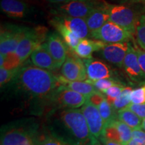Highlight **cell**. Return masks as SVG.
<instances>
[{
    "label": "cell",
    "mask_w": 145,
    "mask_h": 145,
    "mask_svg": "<svg viewBox=\"0 0 145 145\" xmlns=\"http://www.w3.org/2000/svg\"><path fill=\"white\" fill-rule=\"evenodd\" d=\"M18 69H19L16 70H8L3 67H1L0 69V84H1V89L5 88L11 82Z\"/></svg>",
    "instance_id": "1f68e13d"
},
{
    "label": "cell",
    "mask_w": 145,
    "mask_h": 145,
    "mask_svg": "<svg viewBox=\"0 0 145 145\" xmlns=\"http://www.w3.org/2000/svg\"><path fill=\"white\" fill-rule=\"evenodd\" d=\"M87 81L93 85L97 90L99 91L101 93L104 92L105 90H106L107 89L111 88V87L122 86V83H120L119 81H116V79H112V78H106V79H99V80L97 81L87 80Z\"/></svg>",
    "instance_id": "f1b7e54d"
},
{
    "label": "cell",
    "mask_w": 145,
    "mask_h": 145,
    "mask_svg": "<svg viewBox=\"0 0 145 145\" xmlns=\"http://www.w3.org/2000/svg\"><path fill=\"white\" fill-rule=\"evenodd\" d=\"M87 101V97L65 87L59 86L50 100L52 110L77 109L82 107Z\"/></svg>",
    "instance_id": "52a82bcc"
},
{
    "label": "cell",
    "mask_w": 145,
    "mask_h": 145,
    "mask_svg": "<svg viewBox=\"0 0 145 145\" xmlns=\"http://www.w3.org/2000/svg\"><path fill=\"white\" fill-rule=\"evenodd\" d=\"M47 39L46 29L42 27L28 28L23 39L21 40L16 48V52L20 58L22 63L31 56L34 50L43 44Z\"/></svg>",
    "instance_id": "8992f818"
},
{
    "label": "cell",
    "mask_w": 145,
    "mask_h": 145,
    "mask_svg": "<svg viewBox=\"0 0 145 145\" xmlns=\"http://www.w3.org/2000/svg\"><path fill=\"white\" fill-rule=\"evenodd\" d=\"M58 82L60 86L65 87V88L69 89L71 90L79 93L86 97H88L91 94L98 91L94 87L93 85L91 84L88 81H69L65 79L62 75L57 77Z\"/></svg>",
    "instance_id": "44dd1931"
},
{
    "label": "cell",
    "mask_w": 145,
    "mask_h": 145,
    "mask_svg": "<svg viewBox=\"0 0 145 145\" xmlns=\"http://www.w3.org/2000/svg\"><path fill=\"white\" fill-rule=\"evenodd\" d=\"M98 140H99V142H101V144L103 145H124L121 144V143H118L116 142H114V141L108 140V139L106 138L101 135V137L99 138Z\"/></svg>",
    "instance_id": "f35d334b"
},
{
    "label": "cell",
    "mask_w": 145,
    "mask_h": 145,
    "mask_svg": "<svg viewBox=\"0 0 145 145\" xmlns=\"http://www.w3.org/2000/svg\"><path fill=\"white\" fill-rule=\"evenodd\" d=\"M59 86L57 77L49 71L30 65L20 67L6 88L16 95H22L34 101L41 110L43 106H49Z\"/></svg>",
    "instance_id": "6da1fadb"
},
{
    "label": "cell",
    "mask_w": 145,
    "mask_h": 145,
    "mask_svg": "<svg viewBox=\"0 0 145 145\" xmlns=\"http://www.w3.org/2000/svg\"><path fill=\"white\" fill-rule=\"evenodd\" d=\"M105 99H106V97H105L104 94L99 91H97L87 97V101L91 103L97 108Z\"/></svg>",
    "instance_id": "e575fe53"
},
{
    "label": "cell",
    "mask_w": 145,
    "mask_h": 145,
    "mask_svg": "<svg viewBox=\"0 0 145 145\" xmlns=\"http://www.w3.org/2000/svg\"><path fill=\"white\" fill-rule=\"evenodd\" d=\"M22 63L20 58L16 52H10L4 55V63L2 67L8 70H16L20 67Z\"/></svg>",
    "instance_id": "83f0119b"
},
{
    "label": "cell",
    "mask_w": 145,
    "mask_h": 145,
    "mask_svg": "<svg viewBox=\"0 0 145 145\" xmlns=\"http://www.w3.org/2000/svg\"><path fill=\"white\" fill-rule=\"evenodd\" d=\"M117 118L130 126L132 130L142 129V120L131 110L124 108L117 112Z\"/></svg>",
    "instance_id": "7402d4cb"
},
{
    "label": "cell",
    "mask_w": 145,
    "mask_h": 145,
    "mask_svg": "<svg viewBox=\"0 0 145 145\" xmlns=\"http://www.w3.org/2000/svg\"><path fill=\"white\" fill-rule=\"evenodd\" d=\"M3 63H4V55L3 54H0V67H2Z\"/></svg>",
    "instance_id": "7bdbcfd3"
},
{
    "label": "cell",
    "mask_w": 145,
    "mask_h": 145,
    "mask_svg": "<svg viewBox=\"0 0 145 145\" xmlns=\"http://www.w3.org/2000/svg\"><path fill=\"white\" fill-rule=\"evenodd\" d=\"M81 110L86 120L91 135L96 139H99L104 130V122L98 108L86 101L81 107Z\"/></svg>",
    "instance_id": "30bf717a"
},
{
    "label": "cell",
    "mask_w": 145,
    "mask_h": 145,
    "mask_svg": "<svg viewBox=\"0 0 145 145\" xmlns=\"http://www.w3.org/2000/svg\"><path fill=\"white\" fill-rule=\"evenodd\" d=\"M47 49L56 63L57 69L61 68L67 59V48L61 38L55 33L47 36L44 42Z\"/></svg>",
    "instance_id": "2e32d148"
},
{
    "label": "cell",
    "mask_w": 145,
    "mask_h": 145,
    "mask_svg": "<svg viewBox=\"0 0 145 145\" xmlns=\"http://www.w3.org/2000/svg\"><path fill=\"white\" fill-rule=\"evenodd\" d=\"M47 1L52 4H61V3H66L73 1H88V0H47Z\"/></svg>",
    "instance_id": "ab89813d"
},
{
    "label": "cell",
    "mask_w": 145,
    "mask_h": 145,
    "mask_svg": "<svg viewBox=\"0 0 145 145\" xmlns=\"http://www.w3.org/2000/svg\"><path fill=\"white\" fill-rule=\"evenodd\" d=\"M107 10L110 16V20L134 35L138 18L132 8L125 5H115L107 3Z\"/></svg>",
    "instance_id": "5b68a950"
},
{
    "label": "cell",
    "mask_w": 145,
    "mask_h": 145,
    "mask_svg": "<svg viewBox=\"0 0 145 145\" xmlns=\"http://www.w3.org/2000/svg\"><path fill=\"white\" fill-rule=\"evenodd\" d=\"M125 108H127L128 109V110H131L132 112L135 113L142 120L145 118V103L140 104L130 103V104Z\"/></svg>",
    "instance_id": "d590c367"
},
{
    "label": "cell",
    "mask_w": 145,
    "mask_h": 145,
    "mask_svg": "<svg viewBox=\"0 0 145 145\" xmlns=\"http://www.w3.org/2000/svg\"><path fill=\"white\" fill-rule=\"evenodd\" d=\"M132 140L139 144L145 145V132L142 129L132 130Z\"/></svg>",
    "instance_id": "8d00e7d4"
},
{
    "label": "cell",
    "mask_w": 145,
    "mask_h": 145,
    "mask_svg": "<svg viewBox=\"0 0 145 145\" xmlns=\"http://www.w3.org/2000/svg\"><path fill=\"white\" fill-rule=\"evenodd\" d=\"M110 122L117 128L118 131L120 134V136L122 144H128L132 140V128L125 124V123L118 119L117 118L114 119L113 120L110 121Z\"/></svg>",
    "instance_id": "cb8c5ba5"
},
{
    "label": "cell",
    "mask_w": 145,
    "mask_h": 145,
    "mask_svg": "<svg viewBox=\"0 0 145 145\" xmlns=\"http://www.w3.org/2000/svg\"><path fill=\"white\" fill-rule=\"evenodd\" d=\"M39 145H70L63 142V141L56 138L44 130L42 134Z\"/></svg>",
    "instance_id": "836d02e7"
},
{
    "label": "cell",
    "mask_w": 145,
    "mask_h": 145,
    "mask_svg": "<svg viewBox=\"0 0 145 145\" xmlns=\"http://www.w3.org/2000/svg\"><path fill=\"white\" fill-rule=\"evenodd\" d=\"M99 0L73 1L61 4H53L51 12L56 16H66L73 18H86L94 9L102 4Z\"/></svg>",
    "instance_id": "277c9868"
},
{
    "label": "cell",
    "mask_w": 145,
    "mask_h": 145,
    "mask_svg": "<svg viewBox=\"0 0 145 145\" xmlns=\"http://www.w3.org/2000/svg\"><path fill=\"white\" fill-rule=\"evenodd\" d=\"M126 145H143V144H139V143H138V142H135V140H132L131 141H130V142L129 143H128V144H126Z\"/></svg>",
    "instance_id": "ee69618b"
},
{
    "label": "cell",
    "mask_w": 145,
    "mask_h": 145,
    "mask_svg": "<svg viewBox=\"0 0 145 145\" xmlns=\"http://www.w3.org/2000/svg\"><path fill=\"white\" fill-rule=\"evenodd\" d=\"M132 34L122 27L111 21H108L101 28L91 32V37L106 44L124 42L132 39Z\"/></svg>",
    "instance_id": "9c48e42d"
},
{
    "label": "cell",
    "mask_w": 145,
    "mask_h": 145,
    "mask_svg": "<svg viewBox=\"0 0 145 145\" xmlns=\"http://www.w3.org/2000/svg\"><path fill=\"white\" fill-rule=\"evenodd\" d=\"M135 35L138 44L145 50V14H142L138 19Z\"/></svg>",
    "instance_id": "4316f807"
},
{
    "label": "cell",
    "mask_w": 145,
    "mask_h": 145,
    "mask_svg": "<svg viewBox=\"0 0 145 145\" xmlns=\"http://www.w3.org/2000/svg\"><path fill=\"white\" fill-rule=\"evenodd\" d=\"M135 49L137 53L139 64H140L142 71L145 74V50H141L140 48H138L137 46H135Z\"/></svg>",
    "instance_id": "74e56055"
},
{
    "label": "cell",
    "mask_w": 145,
    "mask_h": 145,
    "mask_svg": "<svg viewBox=\"0 0 145 145\" xmlns=\"http://www.w3.org/2000/svg\"><path fill=\"white\" fill-rule=\"evenodd\" d=\"M30 59L34 66L46 71H53L57 69L55 62L47 49L45 43L36 48L30 56Z\"/></svg>",
    "instance_id": "ac0fdd59"
},
{
    "label": "cell",
    "mask_w": 145,
    "mask_h": 145,
    "mask_svg": "<svg viewBox=\"0 0 145 145\" xmlns=\"http://www.w3.org/2000/svg\"><path fill=\"white\" fill-rule=\"evenodd\" d=\"M87 145H102L99 143V140H96L94 141H90L89 143H88Z\"/></svg>",
    "instance_id": "b9f144b4"
},
{
    "label": "cell",
    "mask_w": 145,
    "mask_h": 145,
    "mask_svg": "<svg viewBox=\"0 0 145 145\" xmlns=\"http://www.w3.org/2000/svg\"><path fill=\"white\" fill-rule=\"evenodd\" d=\"M132 89L131 88H125L122 92L118 97L115 99L113 104L112 105V108L115 112H118L119 110H122L131 103L130 101V93Z\"/></svg>",
    "instance_id": "d4e9b609"
},
{
    "label": "cell",
    "mask_w": 145,
    "mask_h": 145,
    "mask_svg": "<svg viewBox=\"0 0 145 145\" xmlns=\"http://www.w3.org/2000/svg\"><path fill=\"white\" fill-rule=\"evenodd\" d=\"M88 80L97 81L99 79L111 78L113 75L111 69L106 63L99 60L93 59L84 61Z\"/></svg>",
    "instance_id": "e0dca14e"
},
{
    "label": "cell",
    "mask_w": 145,
    "mask_h": 145,
    "mask_svg": "<svg viewBox=\"0 0 145 145\" xmlns=\"http://www.w3.org/2000/svg\"><path fill=\"white\" fill-rule=\"evenodd\" d=\"M52 21L62 24L73 32L81 40L91 36V32L84 18H73L66 16H55Z\"/></svg>",
    "instance_id": "9a60e30c"
},
{
    "label": "cell",
    "mask_w": 145,
    "mask_h": 145,
    "mask_svg": "<svg viewBox=\"0 0 145 145\" xmlns=\"http://www.w3.org/2000/svg\"><path fill=\"white\" fill-rule=\"evenodd\" d=\"M1 12L9 18L24 19L32 15L33 9L21 0H1Z\"/></svg>",
    "instance_id": "5bb4252c"
},
{
    "label": "cell",
    "mask_w": 145,
    "mask_h": 145,
    "mask_svg": "<svg viewBox=\"0 0 145 145\" xmlns=\"http://www.w3.org/2000/svg\"><path fill=\"white\" fill-rule=\"evenodd\" d=\"M0 145H39L42 132L34 118H23L4 124Z\"/></svg>",
    "instance_id": "3957f363"
},
{
    "label": "cell",
    "mask_w": 145,
    "mask_h": 145,
    "mask_svg": "<svg viewBox=\"0 0 145 145\" xmlns=\"http://www.w3.org/2000/svg\"><path fill=\"white\" fill-rule=\"evenodd\" d=\"M61 74L69 81H86L88 80L86 65L78 57H67L61 67Z\"/></svg>",
    "instance_id": "8fae6325"
},
{
    "label": "cell",
    "mask_w": 145,
    "mask_h": 145,
    "mask_svg": "<svg viewBox=\"0 0 145 145\" xmlns=\"http://www.w3.org/2000/svg\"><path fill=\"white\" fill-rule=\"evenodd\" d=\"M142 130L145 132V118L143 119L142 124Z\"/></svg>",
    "instance_id": "f6af8a7d"
},
{
    "label": "cell",
    "mask_w": 145,
    "mask_h": 145,
    "mask_svg": "<svg viewBox=\"0 0 145 145\" xmlns=\"http://www.w3.org/2000/svg\"><path fill=\"white\" fill-rule=\"evenodd\" d=\"M44 131L70 145H87L98 140L91 135L81 109L51 110L46 116Z\"/></svg>",
    "instance_id": "7a4b0ae2"
},
{
    "label": "cell",
    "mask_w": 145,
    "mask_h": 145,
    "mask_svg": "<svg viewBox=\"0 0 145 145\" xmlns=\"http://www.w3.org/2000/svg\"><path fill=\"white\" fill-rule=\"evenodd\" d=\"M121 1L130 3H145V0H121Z\"/></svg>",
    "instance_id": "60d3db41"
},
{
    "label": "cell",
    "mask_w": 145,
    "mask_h": 145,
    "mask_svg": "<svg viewBox=\"0 0 145 145\" xmlns=\"http://www.w3.org/2000/svg\"><path fill=\"white\" fill-rule=\"evenodd\" d=\"M97 108L104 120V125L117 118V113H116L112 106L107 101L106 98L101 102Z\"/></svg>",
    "instance_id": "484cf974"
},
{
    "label": "cell",
    "mask_w": 145,
    "mask_h": 145,
    "mask_svg": "<svg viewBox=\"0 0 145 145\" xmlns=\"http://www.w3.org/2000/svg\"><path fill=\"white\" fill-rule=\"evenodd\" d=\"M128 46L129 42L107 44L106 46L99 52L101 57L108 62L118 67L122 68Z\"/></svg>",
    "instance_id": "4fadbf2b"
},
{
    "label": "cell",
    "mask_w": 145,
    "mask_h": 145,
    "mask_svg": "<svg viewBox=\"0 0 145 145\" xmlns=\"http://www.w3.org/2000/svg\"><path fill=\"white\" fill-rule=\"evenodd\" d=\"M107 3L104 1L85 18L91 32L98 30L110 20V16L106 8Z\"/></svg>",
    "instance_id": "d6986e66"
},
{
    "label": "cell",
    "mask_w": 145,
    "mask_h": 145,
    "mask_svg": "<svg viewBox=\"0 0 145 145\" xmlns=\"http://www.w3.org/2000/svg\"><path fill=\"white\" fill-rule=\"evenodd\" d=\"M51 24L56 28V30L59 32V34L62 36L65 44L67 45L70 48L74 50L79 43L81 39L73 32H72L70 29L67 28L62 24L51 20Z\"/></svg>",
    "instance_id": "603a6c76"
},
{
    "label": "cell",
    "mask_w": 145,
    "mask_h": 145,
    "mask_svg": "<svg viewBox=\"0 0 145 145\" xmlns=\"http://www.w3.org/2000/svg\"><path fill=\"white\" fill-rule=\"evenodd\" d=\"M122 68L132 81L144 82L145 74L139 64L135 47L132 46L130 42Z\"/></svg>",
    "instance_id": "7c38bea8"
},
{
    "label": "cell",
    "mask_w": 145,
    "mask_h": 145,
    "mask_svg": "<svg viewBox=\"0 0 145 145\" xmlns=\"http://www.w3.org/2000/svg\"><path fill=\"white\" fill-rule=\"evenodd\" d=\"M28 27L6 24L1 26L0 34V51L5 55L16 52L18 45L28 30Z\"/></svg>",
    "instance_id": "ba28073f"
},
{
    "label": "cell",
    "mask_w": 145,
    "mask_h": 145,
    "mask_svg": "<svg viewBox=\"0 0 145 145\" xmlns=\"http://www.w3.org/2000/svg\"><path fill=\"white\" fill-rule=\"evenodd\" d=\"M101 136H103L110 140L122 144L120 136L117 128L114 126V125L111 122L107 123L106 124L104 125V128Z\"/></svg>",
    "instance_id": "f546056e"
},
{
    "label": "cell",
    "mask_w": 145,
    "mask_h": 145,
    "mask_svg": "<svg viewBox=\"0 0 145 145\" xmlns=\"http://www.w3.org/2000/svg\"><path fill=\"white\" fill-rule=\"evenodd\" d=\"M107 44L98 40L81 39L77 47L74 49V52L79 57L85 59H92L93 52H99L106 46Z\"/></svg>",
    "instance_id": "ffe728a7"
},
{
    "label": "cell",
    "mask_w": 145,
    "mask_h": 145,
    "mask_svg": "<svg viewBox=\"0 0 145 145\" xmlns=\"http://www.w3.org/2000/svg\"><path fill=\"white\" fill-rule=\"evenodd\" d=\"M124 88L125 87L122 86H113L107 89L106 90H105L102 93L105 95V97H106L107 101L112 106L114 102V101H115V99L120 95Z\"/></svg>",
    "instance_id": "4dcf8cb0"
},
{
    "label": "cell",
    "mask_w": 145,
    "mask_h": 145,
    "mask_svg": "<svg viewBox=\"0 0 145 145\" xmlns=\"http://www.w3.org/2000/svg\"><path fill=\"white\" fill-rule=\"evenodd\" d=\"M130 101L131 103L137 104L145 103V81L143 82L142 86L140 88L132 91L130 93Z\"/></svg>",
    "instance_id": "d6a6232c"
}]
</instances>
